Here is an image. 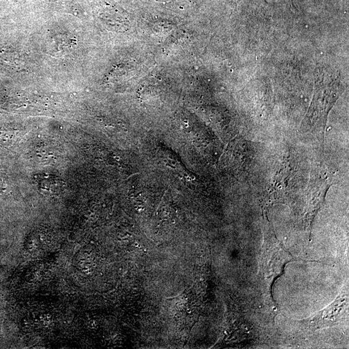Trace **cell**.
Here are the masks:
<instances>
[{"label": "cell", "instance_id": "obj_1", "mask_svg": "<svg viewBox=\"0 0 349 349\" xmlns=\"http://www.w3.org/2000/svg\"><path fill=\"white\" fill-rule=\"evenodd\" d=\"M40 188L45 191H60L62 185L60 181L56 182V179L50 177V179L46 182L44 178L41 179Z\"/></svg>", "mask_w": 349, "mask_h": 349}]
</instances>
